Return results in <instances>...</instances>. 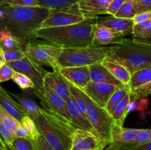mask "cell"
I'll use <instances>...</instances> for the list:
<instances>
[{
	"mask_svg": "<svg viewBox=\"0 0 151 150\" xmlns=\"http://www.w3.org/2000/svg\"><path fill=\"white\" fill-rule=\"evenodd\" d=\"M0 29H7L22 44L37 39L35 32L41 28L51 9L41 6H1Z\"/></svg>",
	"mask_w": 151,
	"mask_h": 150,
	"instance_id": "6da1fadb",
	"label": "cell"
},
{
	"mask_svg": "<svg viewBox=\"0 0 151 150\" xmlns=\"http://www.w3.org/2000/svg\"><path fill=\"white\" fill-rule=\"evenodd\" d=\"M97 21V18H88L68 26L41 28L35 32V37L62 48L91 46Z\"/></svg>",
	"mask_w": 151,
	"mask_h": 150,
	"instance_id": "7a4b0ae2",
	"label": "cell"
},
{
	"mask_svg": "<svg viewBox=\"0 0 151 150\" xmlns=\"http://www.w3.org/2000/svg\"><path fill=\"white\" fill-rule=\"evenodd\" d=\"M106 58L120 63L132 74L151 66V41L124 38L110 46Z\"/></svg>",
	"mask_w": 151,
	"mask_h": 150,
	"instance_id": "3957f363",
	"label": "cell"
},
{
	"mask_svg": "<svg viewBox=\"0 0 151 150\" xmlns=\"http://www.w3.org/2000/svg\"><path fill=\"white\" fill-rule=\"evenodd\" d=\"M40 135L55 150H70L72 135L76 128L47 109L33 119Z\"/></svg>",
	"mask_w": 151,
	"mask_h": 150,
	"instance_id": "277c9868",
	"label": "cell"
},
{
	"mask_svg": "<svg viewBox=\"0 0 151 150\" xmlns=\"http://www.w3.org/2000/svg\"><path fill=\"white\" fill-rule=\"evenodd\" d=\"M110 46L63 48L58 58L60 68L89 66L100 63L107 57Z\"/></svg>",
	"mask_w": 151,
	"mask_h": 150,
	"instance_id": "5b68a950",
	"label": "cell"
},
{
	"mask_svg": "<svg viewBox=\"0 0 151 150\" xmlns=\"http://www.w3.org/2000/svg\"><path fill=\"white\" fill-rule=\"evenodd\" d=\"M63 48L52 44L46 41L36 39L29 41L25 46L26 56L38 66L51 67L54 71H59L58 58Z\"/></svg>",
	"mask_w": 151,
	"mask_h": 150,
	"instance_id": "8992f818",
	"label": "cell"
},
{
	"mask_svg": "<svg viewBox=\"0 0 151 150\" xmlns=\"http://www.w3.org/2000/svg\"><path fill=\"white\" fill-rule=\"evenodd\" d=\"M82 96L86 108V118L92 126L96 135L107 144H111V131L114 121L111 115L104 107L96 104L82 91Z\"/></svg>",
	"mask_w": 151,
	"mask_h": 150,
	"instance_id": "52a82bcc",
	"label": "cell"
},
{
	"mask_svg": "<svg viewBox=\"0 0 151 150\" xmlns=\"http://www.w3.org/2000/svg\"><path fill=\"white\" fill-rule=\"evenodd\" d=\"M88 18L86 17L78 8L77 4L70 7L52 10L50 16L44 21L41 28L58 27L80 23Z\"/></svg>",
	"mask_w": 151,
	"mask_h": 150,
	"instance_id": "ba28073f",
	"label": "cell"
},
{
	"mask_svg": "<svg viewBox=\"0 0 151 150\" xmlns=\"http://www.w3.org/2000/svg\"><path fill=\"white\" fill-rule=\"evenodd\" d=\"M34 94L41 99L43 108L50 110L65 121L70 123V116L68 113L66 101L52 91L50 87L44 83L41 91H36L33 88Z\"/></svg>",
	"mask_w": 151,
	"mask_h": 150,
	"instance_id": "9c48e42d",
	"label": "cell"
},
{
	"mask_svg": "<svg viewBox=\"0 0 151 150\" xmlns=\"http://www.w3.org/2000/svg\"><path fill=\"white\" fill-rule=\"evenodd\" d=\"M7 63L11 66L15 72L23 74L29 78L34 84V89L41 92L44 86V79L47 73V71L44 70L41 66L32 61L27 56L22 60Z\"/></svg>",
	"mask_w": 151,
	"mask_h": 150,
	"instance_id": "30bf717a",
	"label": "cell"
},
{
	"mask_svg": "<svg viewBox=\"0 0 151 150\" xmlns=\"http://www.w3.org/2000/svg\"><path fill=\"white\" fill-rule=\"evenodd\" d=\"M118 87L119 86L111 84L90 81L81 91H83L84 94L94 102L105 108L111 96L114 93Z\"/></svg>",
	"mask_w": 151,
	"mask_h": 150,
	"instance_id": "8fae6325",
	"label": "cell"
},
{
	"mask_svg": "<svg viewBox=\"0 0 151 150\" xmlns=\"http://www.w3.org/2000/svg\"><path fill=\"white\" fill-rule=\"evenodd\" d=\"M109 144L99 138L94 132L75 129L72 135V146L70 150H80L84 149H100L103 150Z\"/></svg>",
	"mask_w": 151,
	"mask_h": 150,
	"instance_id": "7c38bea8",
	"label": "cell"
},
{
	"mask_svg": "<svg viewBox=\"0 0 151 150\" xmlns=\"http://www.w3.org/2000/svg\"><path fill=\"white\" fill-rule=\"evenodd\" d=\"M59 72L66 80L81 90L91 81L88 66L61 68Z\"/></svg>",
	"mask_w": 151,
	"mask_h": 150,
	"instance_id": "4fadbf2b",
	"label": "cell"
},
{
	"mask_svg": "<svg viewBox=\"0 0 151 150\" xmlns=\"http://www.w3.org/2000/svg\"><path fill=\"white\" fill-rule=\"evenodd\" d=\"M140 129L125 128L113 123L111 131V144H117L122 146H128L137 140Z\"/></svg>",
	"mask_w": 151,
	"mask_h": 150,
	"instance_id": "5bb4252c",
	"label": "cell"
},
{
	"mask_svg": "<svg viewBox=\"0 0 151 150\" xmlns=\"http://www.w3.org/2000/svg\"><path fill=\"white\" fill-rule=\"evenodd\" d=\"M66 105L68 113L70 116L71 124L76 129H83V130L89 131V132L95 133L89 121L83 114V113L81 111L75 101L71 95L66 100Z\"/></svg>",
	"mask_w": 151,
	"mask_h": 150,
	"instance_id": "9a60e30c",
	"label": "cell"
},
{
	"mask_svg": "<svg viewBox=\"0 0 151 150\" xmlns=\"http://www.w3.org/2000/svg\"><path fill=\"white\" fill-rule=\"evenodd\" d=\"M97 24L110 28L122 37H125L132 35L134 22L133 19H120L111 16L101 20H97Z\"/></svg>",
	"mask_w": 151,
	"mask_h": 150,
	"instance_id": "2e32d148",
	"label": "cell"
},
{
	"mask_svg": "<svg viewBox=\"0 0 151 150\" xmlns=\"http://www.w3.org/2000/svg\"><path fill=\"white\" fill-rule=\"evenodd\" d=\"M44 83L50 87L65 101L70 96L67 82L59 71H47L44 76Z\"/></svg>",
	"mask_w": 151,
	"mask_h": 150,
	"instance_id": "e0dca14e",
	"label": "cell"
},
{
	"mask_svg": "<svg viewBox=\"0 0 151 150\" xmlns=\"http://www.w3.org/2000/svg\"><path fill=\"white\" fill-rule=\"evenodd\" d=\"M111 0H79L78 8L86 17L97 18V15L106 14Z\"/></svg>",
	"mask_w": 151,
	"mask_h": 150,
	"instance_id": "ac0fdd59",
	"label": "cell"
},
{
	"mask_svg": "<svg viewBox=\"0 0 151 150\" xmlns=\"http://www.w3.org/2000/svg\"><path fill=\"white\" fill-rule=\"evenodd\" d=\"M124 37L114 32L111 29L106 26H100L96 23L94 30V40L93 46H101L116 44L124 39Z\"/></svg>",
	"mask_w": 151,
	"mask_h": 150,
	"instance_id": "d6986e66",
	"label": "cell"
},
{
	"mask_svg": "<svg viewBox=\"0 0 151 150\" xmlns=\"http://www.w3.org/2000/svg\"><path fill=\"white\" fill-rule=\"evenodd\" d=\"M0 105L16 121L21 123L27 116L22 106L13 99L5 89L0 85Z\"/></svg>",
	"mask_w": 151,
	"mask_h": 150,
	"instance_id": "ffe728a7",
	"label": "cell"
},
{
	"mask_svg": "<svg viewBox=\"0 0 151 150\" xmlns=\"http://www.w3.org/2000/svg\"><path fill=\"white\" fill-rule=\"evenodd\" d=\"M90 73V80L96 82L111 84V85L120 86L123 85L107 69L100 63H95L88 66Z\"/></svg>",
	"mask_w": 151,
	"mask_h": 150,
	"instance_id": "44dd1931",
	"label": "cell"
},
{
	"mask_svg": "<svg viewBox=\"0 0 151 150\" xmlns=\"http://www.w3.org/2000/svg\"><path fill=\"white\" fill-rule=\"evenodd\" d=\"M101 63L113 75L114 77L116 78L123 85H128L131 74L125 66L117 62L110 60L107 58L105 59Z\"/></svg>",
	"mask_w": 151,
	"mask_h": 150,
	"instance_id": "7402d4cb",
	"label": "cell"
},
{
	"mask_svg": "<svg viewBox=\"0 0 151 150\" xmlns=\"http://www.w3.org/2000/svg\"><path fill=\"white\" fill-rule=\"evenodd\" d=\"M10 95L16 99L17 102L24 109L27 116L31 118L32 120L35 119L37 116H39V114L41 113V107H40L33 99L23 94H10Z\"/></svg>",
	"mask_w": 151,
	"mask_h": 150,
	"instance_id": "603a6c76",
	"label": "cell"
},
{
	"mask_svg": "<svg viewBox=\"0 0 151 150\" xmlns=\"http://www.w3.org/2000/svg\"><path fill=\"white\" fill-rule=\"evenodd\" d=\"M151 82V66L143 68L131 74L128 87L130 91Z\"/></svg>",
	"mask_w": 151,
	"mask_h": 150,
	"instance_id": "cb8c5ba5",
	"label": "cell"
},
{
	"mask_svg": "<svg viewBox=\"0 0 151 150\" xmlns=\"http://www.w3.org/2000/svg\"><path fill=\"white\" fill-rule=\"evenodd\" d=\"M130 101H131V94L129 92L126 94L123 99L119 101V104L116 106L114 110L111 114V117L114 123L119 126H123L125 119L128 114L127 107Z\"/></svg>",
	"mask_w": 151,
	"mask_h": 150,
	"instance_id": "d4e9b609",
	"label": "cell"
},
{
	"mask_svg": "<svg viewBox=\"0 0 151 150\" xmlns=\"http://www.w3.org/2000/svg\"><path fill=\"white\" fill-rule=\"evenodd\" d=\"M0 47L2 50L23 49V44L7 29H0Z\"/></svg>",
	"mask_w": 151,
	"mask_h": 150,
	"instance_id": "484cf974",
	"label": "cell"
},
{
	"mask_svg": "<svg viewBox=\"0 0 151 150\" xmlns=\"http://www.w3.org/2000/svg\"><path fill=\"white\" fill-rule=\"evenodd\" d=\"M132 35L134 40L151 41V19L134 24Z\"/></svg>",
	"mask_w": 151,
	"mask_h": 150,
	"instance_id": "4316f807",
	"label": "cell"
},
{
	"mask_svg": "<svg viewBox=\"0 0 151 150\" xmlns=\"http://www.w3.org/2000/svg\"><path fill=\"white\" fill-rule=\"evenodd\" d=\"M129 92L130 88L128 85H122L121 86L118 87L117 89L111 96L110 99H109L106 107H105L106 111L110 115L111 114V113L114 110L116 106L119 104V101L126 95V94Z\"/></svg>",
	"mask_w": 151,
	"mask_h": 150,
	"instance_id": "83f0119b",
	"label": "cell"
},
{
	"mask_svg": "<svg viewBox=\"0 0 151 150\" xmlns=\"http://www.w3.org/2000/svg\"><path fill=\"white\" fill-rule=\"evenodd\" d=\"M137 13L138 7L137 1H125L114 16L120 19H133Z\"/></svg>",
	"mask_w": 151,
	"mask_h": 150,
	"instance_id": "f1b7e54d",
	"label": "cell"
},
{
	"mask_svg": "<svg viewBox=\"0 0 151 150\" xmlns=\"http://www.w3.org/2000/svg\"><path fill=\"white\" fill-rule=\"evenodd\" d=\"M40 6L51 10H60L75 5L79 0H37Z\"/></svg>",
	"mask_w": 151,
	"mask_h": 150,
	"instance_id": "f546056e",
	"label": "cell"
},
{
	"mask_svg": "<svg viewBox=\"0 0 151 150\" xmlns=\"http://www.w3.org/2000/svg\"><path fill=\"white\" fill-rule=\"evenodd\" d=\"M9 147L12 150H37L35 141L28 138H16Z\"/></svg>",
	"mask_w": 151,
	"mask_h": 150,
	"instance_id": "4dcf8cb0",
	"label": "cell"
},
{
	"mask_svg": "<svg viewBox=\"0 0 151 150\" xmlns=\"http://www.w3.org/2000/svg\"><path fill=\"white\" fill-rule=\"evenodd\" d=\"M66 82H67L68 86H69L70 95L72 96V98L74 99V100H75V102H76L77 105L78 106V107H79L81 111L83 113V114L86 117V108L85 102H84L83 99L82 91H81V89H79L78 88H77V87L75 86L74 85H72V84L71 83V82H69L68 80H66Z\"/></svg>",
	"mask_w": 151,
	"mask_h": 150,
	"instance_id": "1f68e13d",
	"label": "cell"
},
{
	"mask_svg": "<svg viewBox=\"0 0 151 150\" xmlns=\"http://www.w3.org/2000/svg\"><path fill=\"white\" fill-rule=\"evenodd\" d=\"M20 124L24 128L28 138H30L32 141H35L38 138L40 133L38 132V129H37L35 122L31 118L26 116L22 119Z\"/></svg>",
	"mask_w": 151,
	"mask_h": 150,
	"instance_id": "d6a6232c",
	"label": "cell"
},
{
	"mask_svg": "<svg viewBox=\"0 0 151 150\" xmlns=\"http://www.w3.org/2000/svg\"><path fill=\"white\" fill-rule=\"evenodd\" d=\"M11 79L23 90L35 88L34 84L32 83L30 79L28 78L26 75L23 74L19 73V72H14Z\"/></svg>",
	"mask_w": 151,
	"mask_h": 150,
	"instance_id": "836d02e7",
	"label": "cell"
},
{
	"mask_svg": "<svg viewBox=\"0 0 151 150\" xmlns=\"http://www.w3.org/2000/svg\"><path fill=\"white\" fill-rule=\"evenodd\" d=\"M0 121L12 132H13L14 129L18 125L20 124V123L14 118L12 117L1 105H0Z\"/></svg>",
	"mask_w": 151,
	"mask_h": 150,
	"instance_id": "e575fe53",
	"label": "cell"
},
{
	"mask_svg": "<svg viewBox=\"0 0 151 150\" xmlns=\"http://www.w3.org/2000/svg\"><path fill=\"white\" fill-rule=\"evenodd\" d=\"M5 63L16 61L23 59L26 57V54L24 49H12V50H2Z\"/></svg>",
	"mask_w": 151,
	"mask_h": 150,
	"instance_id": "d590c367",
	"label": "cell"
},
{
	"mask_svg": "<svg viewBox=\"0 0 151 150\" xmlns=\"http://www.w3.org/2000/svg\"><path fill=\"white\" fill-rule=\"evenodd\" d=\"M130 94H131V98L136 101L138 99L151 95V82L130 91Z\"/></svg>",
	"mask_w": 151,
	"mask_h": 150,
	"instance_id": "8d00e7d4",
	"label": "cell"
},
{
	"mask_svg": "<svg viewBox=\"0 0 151 150\" xmlns=\"http://www.w3.org/2000/svg\"><path fill=\"white\" fill-rule=\"evenodd\" d=\"M0 138L7 146H10L13 140L16 138L13 132L10 130L1 121H0Z\"/></svg>",
	"mask_w": 151,
	"mask_h": 150,
	"instance_id": "74e56055",
	"label": "cell"
},
{
	"mask_svg": "<svg viewBox=\"0 0 151 150\" xmlns=\"http://www.w3.org/2000/svg\"><path fill=\"white\" fill-rule=\"evenodd\" d=\"M149 142H151V129H140L139 134L137 140L128 146L122 147L134 146L141 145V144H147Z\"/></svg>",
	"mask_w": 151,
	"mask_h": 150,
	"instance_id": "f35d334b",
	"label": "cell"
},
{
	"mask_svg": "<svg viewBox=\"0 0 151 150\" xmlns=\"http://www.w3.org/2000/svg\"><path fill=\"white\" fill-rule=\"evenodd\" d=\"M25 6V7H35L40 6L37 0H3L1 6Z\"/></svg>",
	"mask_w": 151,
	"mask_h": 150,
	"instance_id": "ab89813d",
	"label": "cell"
},
{
	"mask_svg": "<svg viewBox=\"0 0 151 150\" xmlns=\"http://www.w3.org/2000/svg\"><path fill=\"white\" fill-rule=\"evenodd\" d=\"M14 72V70L8 63H4L0 67V82H5L11 79Z\"/></svg>",
	"mask_w": 151,
	"mask_h": 150,
	"instance_id": "60d3db41",
	"label": "cell"
},
{
	"mask_svg": "<svg viewBox=\"0 0 151 150\" xmlns=\"http://www.w3.org/2000/svg\"><path fill=\"white\" fill-rule=\"evenodd\" d=\"M124 1H125V0H111V1L110 2L107 8L106 14L114 16V15L116 14V12L120 8V7L123 4Z\"/></svg>",
	"mask_w": 151,
	"mask_h": 150,
	"instance_id": "b9f144b4",
	"label": "cell"
},
{
	"mask_svg": "<svg viewBox=\"0 0 151 150\" xmlns=\"http://www.w3.org/2000/svg\"><path fill=\"white\" fill-rule=\"evenodd\" d=\"M35 143L37 150H55L46 141V140L41 135L35 140Z\"/></svg>",
	"mask_w": 151,
	"mask_h": 150,
	"instance_id": "7bdbcfd3",
	"label": "cell"
},
{
	"mask_svg": "<svg viewBox=\"0 0 151 150\" xmlns=\"http://www.w3.org/2000/svg\"><path fill=\"white\" fill-rule=\"evenodd\" d=\"M151 19V10L150 11H145L138 13L134 16L133 19L134 24L141 23V22L145 21Z\"/></svg>",
	"mask_w": 151,
	"mask_h": 150,
	"instance_id": "ee69618b",
	"label": "cell"
},
{
	"mask_svg": "<svg viewBox=\"0 0 151 150\" xmlns=\"http://www.w3.org/2000/svg\"><path fill=\"white\" fill-rule=\"evenodd\" d=\"M137 2L138 13L151 10V0H137Z\"/></svg>",
	"mask_w": 151,
	"mask_h": 150,
	"instance_id": "f6af8a7d",
	"label": "cell"
},
{
	"mask_svg": "<svg viewBox=\"0 0 151 150\" xmlns=\"http://www.w3.org/2000/svg\"><path fill=\"white\" fill-rule=\"evenodd\" d=\"M118 150H151V142L129 147H120Z\"/></svg>",
	"mask_w": 151,
	"mask_h": 150,
	"instance_id": "bcb514c9",
	"label": "cell"
},
{
	"mask_svg": "<svg viewBox=\"0 0 151 150\" xmlns=\"http://www.w3.org/2000/svg\"><path fill=\"white\" fill-rule=\"evenodd\" d=\"M13 132L16 138H27L26 131L21 124L15 128Z\"/></svg>",
	"mask_w": 151,
	"mask_h": 150,
	"instance_id": "7dc6e473",
	"label": "cell"
},
{
	"mask_svg": "<svg viewBox=\"0 0 151 150\" xmlns=\"http://www.w3.org/2000/svg\"><path fill=\"white\" fill-rule=\"evenodd\" d=\"M119 148H120V146L119 145L115 144H111L103 150H118Z\"/></svg>",
	"mask_w": 151,
	"mask_h": 150,
	"instance_id": "c3c4849f",
	"label": "cell"
},
{
	"mask_svg": "<svg viewBox=\"0 0 151 150\" xmlns=\"http://www.w3.org/2000/svg\"><path fill=\"white\" fill-rule=\"evenodd\" d=\"M4 63H5V60H4V56H3L2 49H1V48L0 47V67H1Z\"/></svg>",
	"mask_w": 151,
	"mask_h": 150,
	"instance_id": "681fc988",
	"label": "cell"
},
{
	"mask_svg": "<svg viewBox=\"0 0 151 150\" xmlns=\"http://www.w3.org/2000/svg\"><path fill=\"white\" fill-rule=\"evenodd\" d=\"M0 150H7V146L3 142L1 138H0Z\"/></svg>",
	"mask_w": 151,
	"mask_h": 150,
	"instance_id": "f907efd6",
	"label": "cell"
},
{
	"mask_svg": "<svg viewBox=\"0 0 151 150\" xmlns=\"http://www.w3.org/2000/svg\"><path fill=\"white\" fill-rule=\"evenodd\" d=\"M80 150H101L100 149H80Z\"/></svg>",
	"mask_w": 151,
	"mask_h": 150,
	"instance_id": "816d5d0a",
	"label": "cell"
},
{
	"mask_svg": "<svg viewBox=\"0 0 151 150\" xmlns=\"http://www.w3.org/2000/svg\"><path fill=\"white\" fill-rule=\"evenodd\" d=\"M125 1H137V0H125Z\"/></svg>",
	"mask_w": 151,
	"mask_h": 150,
	"instance_id": "f5cc1de1",
	"label": "cell"
},
{
	"mask_svg": "<svg viewBox=\"0 0 151 150\" xmlns=\"http://www.w3.org/2000/svg\"><path fill=\"white\" fill-rule=\"evenodd\" d=\"M2 1L3 0H0V7H1V2H2Z\"/></svg>",
	"mask_w": 151,
	"mask_h": 150,
	"instance_id": "db71d44e",
	"label": "cell"
},
{
	"mask_svg": "<svg viewBox=\"0 0 151 150\" xmlns=\"http://www.w3.org/2000/svg\"><path fill=\"white\" fill-rule=\"evenodd\" d=\"M7 150H12V149H11L10 148V147H9V146H7Z\"/></svg>",
	"mask_w": 151,
	"mask_h": 150,
	"instance_id": "11a10c76",
	"label": "cell"
}]
</instances>
